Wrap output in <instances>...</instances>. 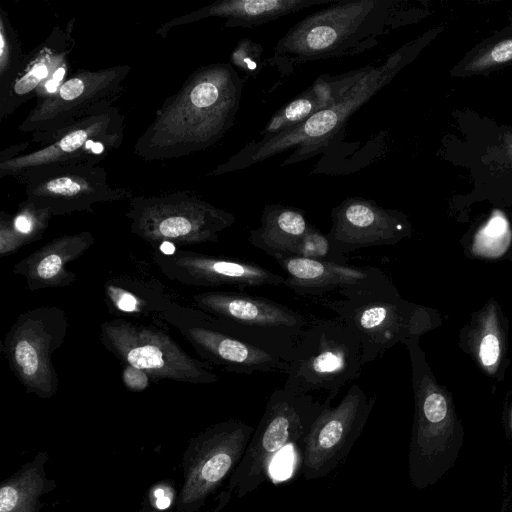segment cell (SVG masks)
<instances>
[{
  "label": "cell",
  "instance_id": "6da1fadb",
  "mask_svg": "<svg viewBox=\"0 0 512 512\" xmlns=\"http://www.w3.org/2000/svg\"><path fill=\"white\" fill-rule=\"evenodd\" d=\"M244 80L231 63L202 66L167 98L139 137L144 160H171L216 144L233 126Z\"/></svg>",
  "mask_w": 512,
  "mask_h": 512
},
{
  "label": "cell",
  "instance_id": "7a4b0ae2",
  "mask_svg": "<svg viewBox=\"0 0 512 512\" xmlns=\"http://www.w3.org/2000/svg\"><path fill=\"white\" fill-rule=\"evenodd\" d=\"M412 363L414 418L408 452V476L417 490L438 483L455 465L464 444V427L451 395L430 371L418 338L405 343Z\"/></svg>",
  "mask_w": 512,
  "mask_h": 512
},
{
  "label": "cell",
  "instance_id": "3957f363",
  "mask_svg": "<svg viewBox=\"0 0 512 512\" xmlns=\"http://www.w3.org/2000/svg\"><path fill=\"white\" fill-rule=\"evenodd\" d=\"M340 298L323 301L360 340L363 366L397 343L433 327L431 311L404 300L390 278L378 269L368 279L338 291Z\"/></svg>",
  "mask_w": 512,
  "mask_h": 512
},
{
  "label": "cell",
  "instance_id": "277c9868",
  "mask_svg": "<svg viewBox=\"0 0 512 512\" xmlns=\"http://www.w3.org/2000/svg\"><path fill=\"white\" fill-rule=\"evenodd\" d=\"M403 58L401 52L394 53L381 65L371 67L336 103L278 135L248 143L209 175L246 169L289 149L294 151L284 165L307 160L324 151L349 118L393 79L403 66Z\"/></svg>",
  "mask_w": 512,
  "mask_h": 512
},
{
  "label": "cell",
  "instance_id": "5b68a950",
  "mask_svg": "<svg viewBox=\"0 0 512 512\" xmlns=\"http://www.w3.org/2000/svg\"><path fill=\"white\" fill-rule=\"evenodd\" d=\"M389 5L387 0H336L291 27L270 61L292 66L348 53L382 32Z\"/></svg>",
  "mask_w": 512,
  "mask_h": 512
},
{
  "label": "cell",
  "instance_id": "8992f818",
  "mask_svg": "<svg viewBox=\"0 0 512 512\" xmlns=\"http://www.w3.org/2000/svg\"><path fill=\"white\" fill-rule=\"evenodd\" d=\"M331 402L328 397L322 402L312 394L276 388L226 490L242 498L267 481L277 456L287 447L298 446L301 450L311 425Z\"/></svg>",
  "mask_w": 512,
  "mask_h": 512
},
{
  "label": "cell",
  "instance_id": "52a82bcc",
  "mask_svg": "<svg viewBox=\"0 0 512 512\" xmlns=\"http://www.w3.org/2000/svg\"><path fill=\"white\" fill-rule=\"evenodd\" d=\"M362 367L361 342L340 319H312L298 338L283 387L298 394L325 390L332 401Z\"/></svg>",
  "mask_w": 512,
  "mask_h": 512
},
{
  "label": "cell",
  "instance_id": "ba28073f",
  "mask_svg": "<svg viewBox=\"0 0 512 512\" xmlns=\"http://www.w3.org/2000/svg\"><path fill=\"white\" fill-rule=\"evenodd\" d=\"M126 217L130 231L155 249L164 243L178 246L218 241L236 217L190 191L157 196H133Z\"/></svg>",
  "mask_w": 512,
  "mask_h": 512
},
{
  "label": "cell",
  "instance_id": "9c48e42d",
  "mask_svg": "<svg viewBox=\"0 0 512 512\" xmlns=\"http://www.w3.org/2000/svg\"><path fill=\"white\" fill-rule=\"evenodd\" d=\"M162 325L161 321L147 324L116 317L101 323L100 340L124 365L143 370L152 380L219 381L210 364L189 355Z\"/></svg>",
  "mask_w": 512,
  "mask_h": 512
},
{
  "label": "cell",
  "instance_id": "30bf717a",
  "mask_svg": "<svg viewBox=\"0 0 512 512\" xmlns=\"http://www.w3.org/2000/svg\"><path fill=\"white\" fill-rule=\"evenodd\" d=\"M127 64L99 70H78L51 95L37 100L18 129L31 133V142L48 143L78 120L114 106L130 74Z\"/></svg>",
  "mask_w": 512,
  "mask_h": 512
},
{
  "label": "cell",
  "instance_id": "8fae6325",
  "mask_svg": "<svg viewBox=\"0 0 512 512\" xmlns=\"http://www.w3.org/2000/svg\"><path fill=\"white\" fill-rule=\"evenodd\" d=\"M254 429L240 419L213 424L192 437L182 457L175 512H198L242 460Z\"/></svg>",
  "mask_w": 512,
  "mask_h": 512
},
{
  "label": "cell",
  "instance_id": "7c38bea8",
  "mask_svg": "<svg viewBox=\"0 0 512 512\" xmlns=\"http://www.w3.org/2000/svg\"><path fill=\"white\" fill-rule=\"evenodd\" d=\"M67 329L62 308L41 306L21 313L7 331L1 351L28 393L42 399L57 393L59 378L52 356L64 343Z\"/></svg>",
  "mask_w": 512,
  "mask_h": 512
},
{
  "label": "cell",
  "instance_id": "4fadbf2b",
  "mask_svg": "<svg viewBox=\"0 0 512 512\" xmlns=\"http://www.w3.org/2000/svg\"><path fill=\"white\" fill-rule=\"evenodd\" d=\"M176 329L208 364L238 374L283 373L289 362L243 337L227 323L195 306L180 303L158 319ZM157 321V322H158Z\"/></svg>",
  "mask_w": 512,
  "mask_h": 512
},
{
  "label": "cell",
  "instance_id": "5bb4252c",
  "mask_svg": "<svg viewBox=\"0 0 512 512\" xmlns=\"http://www.w3.org/2000/svg\"><path fill=\"white\" fill-rule=\"evenodd\" d=\"M193 306L215 316L251 342L288 362L309 322L300 312L268 298L211 290L192 296Z\"/></svg>",
  "mask_w": 512,
  "mask_h": 512
},
{
  "label": "cell",
  "instance_id": "9a60e30c",
  "mask_svg": "<svg viewBox=\"0 0 512 512\" xmlns=\"http://www.w3.org/2000/svg\"><path fill=\"white\" fill-rule=\"evenodd\" d=\"M125 118L111 106L90 114L64 129L48 143L0 161V177L20 178L48 165H99L117 150L124 137Z\"/></svg>",
  "mask_w": 512,
  "mask_h": 512
},
{
  "label": "cell",
  "instance_id": "2e32d148",
  "mask_svg": "<svg viewBox=\"0 0 512 512\" xmlns=\"http://www.w3.org/2000/svg\"><path fill=\"white\" fill-rule=\"evenodd\" d=\"M19 179L25 184L26 200L52 216L91 212L95 204L133 197L129 189L110 185L107 172L100 165H48Z\"/></svg>",
  "mask_w": 512,
  "mask_h": 512
},
{
  "label": "cell",
  "instance_id": "e0dca14e",
  "mask_svg": "<svg viewBox=\"0 0 512 512\" xmlns=\"http://www.w3.org/2000/svg\"><path fill=\"white\" fill-rule=\"evenodd\" d=\"M376 396L352 385L336 406L328 404L311 425L301 447L305 480L329 475L347 458L372 412Z\"/></svg>",
  "mask_w": 512,
  "mask_h": 512
},
{
  "label": "cell",
  "instance_id": "ac0fdd59",
  "mask_svg": "<svg viewBox=\"0 0 512 512\" xmlns=\"http://www.w3.org/2000/svg\"><path fill=\"white\" fill-rule=\"evenodd\" d=\"M154 263L168 279L196 287L231 286L237 289L283 285L284 277L266 267L237 258L175 249L152 253Z\"/></svg>",
  "mask_w": 512,
  "mask_h": 512
},
{
  "label": "cell",
  "instance_id": "d6986e66",
  "mask_svg": "<svg viewBox=\"0 0 512 512\" xmlns=\"http://www.w3.org/2000/svg\"><path fill=\"white\" fill-rule=\"evenodd\" d=\"M331 221L327 235L335 253L344 259L361 248L394 245L411 232L402 213L358 196L347 197L335 206Z\"/></svg>",
  "mask_w": 512,
  "mask_h": 512
},
{
  "label": "cell",
  "instance_id": "ffe728a7",
  "mask_svg": "<svg viewBox=\"0 0 512 512\" xmlns=\"http://www.w3.org/2000/svg\"><path fill=\"white\" fill-rule=\"evenodd\" d=\"M73 27L74 19L64 29L55 26L40 45L25 55L18 77L0 92L1 121L33 96L43 99L62 84L75 46Z\"/></svg>",
  "mask_w": 512,
  "mask_h": 512
},
{
  "label": "cell",
  "instance_id": "44dd1931",
  "mask_svg": "<svg viewBox=\"0 0 512 512\" xmlns=\"http://www.w3.org/2000/svg\"><path fill=\"white\" fill-rule=\"evenodd\" d=\"M95 242L90 231L57 237L13 266L30 291L72 285L76 274L67 265L82 256Z\"/></svg>",
  "mask_w": 512,
  "mask_h": 512
},
{
  "label": "cell",
  "instance_id": "7402d4cb",
  "mask_svg": "<svg viewBox=\"0 0 512 512\" xmlns=\"http://www.w3.org/2000/svg\"><path fill=\"white\" fill-rule=\"evenodd\" d=\"M104 303L110 313L120 316L159 317L179 304L175 294L154 275L121 271L107 277L103 284Z\"/></svg>",
  "mask_w": 512,
  "mask_h": 512
},
{
  "label": "cell",
  "instance_id": "603a6c76",
  "mask_svg": "<svg viewBox=\"0 0 512 512\" xmlns=\"http://www.w3.org/2000/svg\"><path fill=\"white\" fill-rule=\"evenodd\" d=\"M336 0H223L193 11L190 14L173 19L157 30L165 37L168 31L207 17L225 19V27L252 28L266 24L280 17L304 10L309 7L333 3Z\"/></svg>",
  "mask_w": 512,
  "mask_h": 512
},
{
  "label": "cell",
  "instance_id": "cb8c5ba5",
  "mask_svg": "<svg viewBox=\"0 0 512 512\" xmlns=\"http://www.w3.org/2000/svg\"><path fill=\"white\" fill-rule=\"evenodd\" d=\"M276 261L287 275L283 285L301 296L320 297L339 291L368 279L379 269L296 256Z\"/></svg>",
  "mask_w": 512,
  "mask_h": 512
},
{
  "label": "cell",
  "instance_id": "d4e9b609",
  "mask_svg": "<svg viewBox=\"0 0 512 512\" xmlns=\"http://www.w3.org/2000/svg\"><path fill=\"white\" fill-rule=\"evenodd\" d=\"M366 66L338 75L323 74L314 83L280 109L260 131V140H267L298 124L342 98L371 68Z\"/></svg>",
  "mask_w": 512,
  "mask_h": 512
},
{
  "label": "cell",
  "instance_id": "484cf974",
  "mask_svg": "<svg viewBox=\"0 0 512 512\" xmlns=\"http://www.w3.org/2000/svg\"><path fill=\"white\" fill-rule=\"evenodd\" d=\"M311 224L303 210L282 204L265 205L260 225L251 230L249 243L278 260L290 256Z\"/></svg>",
  "mask_w": 512,
  "mask_h": 512
},
{
  "label": "cell",
  "instance_id": "4316f807",
  "mask_svg": "<svg viewBox=\"0 0 512 512\" xmlns=\"http://www.w3.org/2000/svg\"><path fill=\"white\" fill-rule=\"evenodd\" d=\"M46 452H38L10 477L0 484V512H41L40 498L57 487L55 480L48 478L45 464Z\"/></svg>",
  "mask_w": 512,
  "mask_h": 512
},
{
  "label": "cell",
  "instance_id": "83f0119b",
  "mask_svg": "<svg viewBox=\"0 0 512 512\" xmlns=\"http://www.w3.org/2000/svg\"><path fill=\"white\" fill-rule=\"evenodd\" d=\"M52 214L22 201L14 215L1 212L0 255L9 256L19 248L42 238Z\"/></svg>",
  "mask_w": 512,
  "mask_h": 512
},
{
  "label": "cell",
  "instance_id": "f1b7e54d",
  "mask_svg": "<svg viewBox=\"0 0 512 512\" xmlns=\"http://www.w3.org/2000/svg\"><path fill=\"white\" fill-rule=\"evenodd\" d=\"M471 350L487 374H494L503 356V333L497 309L493 303L488 304L477 316L471 331Z\"/></svg>",
  "mask_w": 512,
  "mask_h": 512
},
{
  "label": "cell",
  "instance_id": "f546056e",
  "mask_svg": "<svg viewBox=\"0 0 512 512\" xmlns=\"http://www.w3.org/2000/svg\"><path fill=\"white\" fill-rule=\"evenodd\" d=\"M25 55L7 13L0 8V92L18 77Z\"/></svg>",
  "mask_w": 512,
  "mask_h": 512
},
{
  "label": "cell",
  "instance_id": "4dcf8cb0",
  "mask_svg": "<svg viewBox=\"0 0 512 512\" xmlns=\"http://www.w3.org/2000/svg\"><path fill=\"white\" fill-rule=\"evenodd\" d=\"M290 256L346 263V259L335 253L328 235L313 225L297 243Z\"/></svg>",
  "mask_w": 512,
  "mask_h": 512
},
{
  "label": "cell",
  "instance_id": "1f68e13d",
  "mask_svg": "<svg viewBox=\"0 0 512 512\" xmlns=\"http://www.w3.org/2000/svg\"><path fill=\"white\" fill-rule=\"evenodd\" d=\"M263 47L248 38L241 39L231 54V65L249 76L260 73Z\"/></svg>",
  "mask_w": 512,
  "mask_h": 512
},
{
  "label": "cell",
  "instance_id": "d6a6232c",
  "mask_svg": "<svg viewBox=\"0 0 512 512\" xmlns=\"http://www.w3.org/2000/svg\"><path fill=\"white\" fill-rule=\"evenodd\" d=\"M178 492L169 480L160 481L150 487L145 503L158 510L168 512L175 506Z\"/></svg>",
  "mask_w": 512,
  "mask_h": 512
},
{
  "label": "cell",
  "instance_id": "836d02e7",
  "mask_svg": "<svg viewBox=\"0 0 512 512\" xmlns=\"http://www.w3.org/2000/svg\"><path fill=\"white\" fill-rule=\"evenodd\" d=\"M512 59V39L496 44L487 54L473 63L474 68L481 69L492 64H499Z\"/></svg>",
  "mask_w": 512,
  "mask_h": 512
},
{
  "label": "cell",
  "instance_id": "e575fe53",
  "mask_svg": "<svg viewBox=\"0 0 512 512\" xmlns=\"http://www.w3.org/2000/svg\"><path fill=\"white\" fill-rule=\"evenodd\" d=\"M121 377L125 387L134 392L147 389L152 380L146 372L131 365H124Z\"/></svg>",
  "mask_w": 512,
  "mask_h": 512
},
{
  "label": "cell",
  "instance_id": "d590c367",
  "mask_svg": "<svg viewBox=\"0 0 512 512\" xmlns=\"http://www.w3.org/2000/svg\"><path fill=\"white\" fill-rule=\"evenodd\" d=\"M232 495L226 490L223 491L218 497V503L212 512H219L230 500Z\"/></svg>",
  "mask_w": 512,
  "mask_h": 512
},
{
  "label": "cell",
  "instance_id": "8d00e7d4",
  "mask_svg": "<svg viewBox=\"0 0 512 512\" xmlns=\"http://www.w3.org/2000/svg\"><path fill=\"white\" fill-rule=\"evenodd\" d=\"M506 430L512 447V403L510 404L506 414Z\"/></svg>",
  "mask_w": 512,
  "mask_h": 512
},
{
  "label": "cell",
  "instance_id": "74e56055",
  "mask_svg": "<svg viewBox=\"0 0 512 512\" xmlns=\"http://www.w3.org/2000/svg\"><path fill=\"white\" fill-rule=\"evenodd\" d=\"M138 512H164V511L158 510V509L153 508L152 506L144 503L143 507Z\"/></svg>",
  "mask_w": 512,
  "mask_h": 512
},
{
  "label": "cell",
  "instance_id": "f35d334b",
  "mask_svg": "<svg viewBox=\"0 0 512 512\" xmlns=\"http://www.w3.org/2000/svg\"><path fill=\"white\" fill-rule=\"evenodd\" d=\"M504 512H512V490L508 497V500L505 503V511Z\"/></svg>",
  "mask_w": 512,
  "mask_h": 512
}]
</instances>
